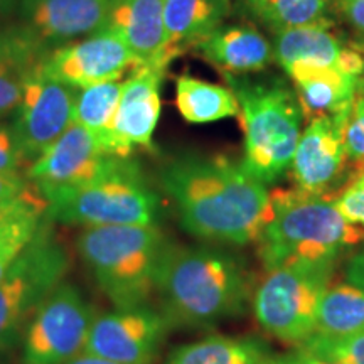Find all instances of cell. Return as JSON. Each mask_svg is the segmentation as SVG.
<instances>
[{"label":"cell","instance_id":"6da1fadb","mask_svg":"<svg viewBox=\"0 0 364 364\" xmlns=\"http://www.w3.org/2000/svg\"><path fill=\"white\" fill-rule=\"evenodd\" d=\"M181 225L196 238L243 245L257 241L270 216V193L241 164L225 157L184 156L161 172Z\"/></svg>","mask_w":364,"mask_h":364},{"label":"cell","instance_id":"7a4b0ae2","mask_svg":"<svg viewBox=\"0 0 364 364\" xmlns=\"http://www.w3.org/2000/svg\"><path fill=\"white\" fill-rule=\"evenodd\" d=\"M156 292L171 326L209 327L247 311L252 279L243 262L228 252L169 243Z\"/></svg>","mask_w":364,"mask_h":364},{"label":"cell","instance_id":"3957f363","mask_svg":"<svg viewBox=\"0 0 364 364\" xmlns=\"http://www.w3.org/2000/svg\"><path fill=\"white\" fill-rule=\"evenodd\" d=\"M364 241V228L341 215L334 199L299 189L270 193V216L257 238L265 270L295 263H332Z\"/></svg>","mask_w":364,"mask_h":364},{"label":"cell","instance_id":"277c9868","mask_svg":"<svg viewBox=\"0 0 364 364\" xmlns=\"http://www.w3.org/2000/svg\"><path fill=\"white\" fill-rule=\"evenodd\" d=\"M233 91L245 132L243 169L272 184L292 166L300 139L302 108L297 93L280 78L257 80L248 75L221 71Z\"/></svg>","mask_w":364,"mask_h":364},{"label":"cell","instance_id":"5b68a950","mask_svg":"<svg viewBox=\"0 0 364 364\" xmlns=\"http://www.w3.org/2000/svg\"><path fill=\"white\" fill-rule=\"evenodd\" d=\"M167 243L157 226L83 228L76 250L115 309L147 306Z\"/></svg>","mask_w":364,"mask_h":364},{"label":"cell","instance_id":"8992f818","mask_svg":"<svg viewBox=\"0 0 364 364\" xmlns=\"http://www.w3.org/2000/svg\"><path fill=\"white\" fill-rule=\"evenodd\" d=\"M41 198L46 203V220L70 226H156L159 216V196L132 157L86 184L51 191Z\"/></svg>","mask_w":364,"mask_h":364},{"label":"cell","instance_id":"52a82bcc","mask_svg":"<svg viewBox=\"0 0 364 364\" xmlns=\"http://www.w3.org/2000/svg\"><path fill=\"white\" fill-rule=\"evenodd\" d=\"M332 263H295L267 270L253 294V312L267 334L302 346L316 331L321 299L332 282Z\"/></svg>","mask_w":364,"mask_h":364},{"label":"cell","instance_id":"ba28073f","mask_svg":"<svg viewBox=\"0 0 364 364\" xmlns=\"http://www.w3.org/2000/svg\"><path fill=\"white\" fill-rule=\"evenodd\" d=\"M71 258L49 226L39 233L0 279V351L16 346L39 304L65 280Z\"/></svg>","mask_w":364,"mask_h":364},{"label":"cell","instance_id":"9c48e42d","mask_svg":"<svg viewBox=\"0 0 364 364\" xmlns=\"http://www.w3.org/2000/svg\"><path fill=\"white\" fill-rule=\"evenodd\" d=\"M95 314L78 287L63 280L36 309L22 334L21 364H66L85 353Z\"/></svg>","mask_w":364,"mask_h":364},{"label":"cell","instance_id":"30bf717a","mask_svg":"<svg viewBox=\"0 0 364 364\" xmlns=\"http://www.w3.org/2000/svg\"><path fill=\"white\" fill-rule=\"evenodd\" d=\"M76 91L46 76L41 68L27 81L11 124L27 167L70 129Z\"/></svg>","mask_w":364,"mask_h":364},{"label":"cell","instance_id":"8fae6325","mask_svg":"<svg viewBox=\"0 0 364 364\" xmlns=\"http://www.w3.org/2000/svg\"><path fill=\"white\" fill-rule=\"evenodd\" d=\"M169 327L167 317L149 304L97 314L85 353L118 364H152Z\"/></svg>","mask_w":364,"mask_h":364},{"label":"cell","instance_id":"7c38bea8","mask_svg":"<svg viewBox=\"0 0 364 364\" xmlns=\"http://www.w3.org/2000/svg\"><path fill=\"white\" fill-rule=\"evenodd\" d=\"M348 113L349 110L339 115L314 118L304 134H300L290 166L295 189L334 199L349 181V162L344 145Z\"/></svg>","mask_w":364,"mask_h":364},{"label":"cell","instance_id":"4fadbf2b","mask_svg":"<svg viewBox=\"0 0 364 364\" xmlns=\"http://www.w3.org/2000/svg\"><path fill=\"white\" fill-rule=\"evenodd\" d=\"M140 61L125 41L108 29L86 36L53 49L41 65L49 78L81 90L105 81L122 80Z\"/></svg>","mask_w":364,"mask_h":364},{"label":"cell","instance_id":"5bb4252c","mask_svg":"<svg viewBox=\"0 0 364 364\" xmlns=\"http://www.w3.org/2000/svg\"><path fill=\"white\" fill-rule=\"evenodd\" d=\"M127 157L110 156L91 132L70 125L38 161L27 167V181L43 196L56 189L86 184L120 166Z\"/></svg>","mask_w":364,"mask_h":364},{"label":"cell","instance_id":"9a60e30c","mask_svg":"<svg viewBox=\"0 0 364 364\" xmlns=\"http://www.w3.org/2000/svg\"><path fill=\"white\" fill-rule=\"evenodd\" d=\"M164 71L140 65L124 80L120 102L103 142L110 156L132 157L135 147H152L154 132L161 117V83Z\"/></svg>","mask_w":364,"mask_h":364},{"label":"cell","instance_id":"2e32d148","mask_svg":"<svg viewBox=\"0 0 364 364\" xmlns=\"http://www.w3.org/2000/svg\"><path fill=\"white\" fill-rule=\"evenodd\" d=\"M113 0H19L21 24L49 49L103 29Z\"/></svg>","mask_w":364,"mask_h":364},{"label":"cell","instance_id":"e0dca14e","mask_svg":"<svg viewBox=\"0 0 364 364\" xmlns=\"http://www.w3.org/2000/svg\"><path fill=\"white\" fill-rule=\"evenodd\" d=\"M103 29L120 36L140 65L166 70L177 54L167 44L164 0H113Z\"/></svg>","mask_w":364,"mask_h":364},{"label":"cell","instance_id":"ac0fdd59","mask_svg":"<svg viewBox=\"0 0 364 364\" xmlns=\"http://www.w3.org/2000/svg\"><path fill=\"white\" fill-rule=\"evenodd\" d=\"M273 56L284 68L300 61L314 63L338 68L346 75L359 78L364 68V44L344 46L331 31L329 22L322 21L277 31Z\"/></svg>","mask_w":364,"mask_h":364},{"label":"cell","instance_id":"d6986e66","mask_svg":"<svg viewBox=\"0 0 364 364\" xmlns=\"http://www.w3.org/2000/svg\"><path fill=\"white\" fill-rule=\"evenodd\" d=\"M284 70L292 78L304 118L339 115L351 108L359 78L346 75L338 68L292 63Z\"/></svg>","mask_w":364,"mask_h":364},{"label":"cell","instance_id":"ffe728a7","mask_svg":"<svg viewBox=\"0 0 364 364\" xmlns=\"http://www.w3.org/2000/svg\"><path fill=\"white\" fill-rule=\"evenodd\" d=\"M51 51L22 24L0 31V118L16 112L27 81Z\"/></svg>","mask_w":364,"mask_h":364},{"label":"cell","instance_id":"44dd1931","mask_svg":"<svg viewBox=\"0 0 364 364\" xmlns=\"http://www.w3.org/2000/svg\"><path fill=\"white\" fill-rule=\"evenodd\" d=\"M193 46L221 71L238 75L263 70L273 54L268 41L245 26L218 27Z\"/></svg>","mask_w":364,"mask_h":364},{"label":"cell","instance_id":"7402d4cb","mask_svg":"<svg viewBox=\"0 0 364 364\" xmlns=\"http://www.w3.org/2000/svg\"><path fill=\"white\" fill-rule=\"evenodd\" d=\"M230 0H164L167 44L179 53L184 44L206 38L230 14Z\"/></svg>","mask_w":364,"mask_h":364},{"label":"cell","instance_id":"603a6c76","mask_svg":"<svg viewBox=\"0 0 364 364\" xmlns=\"http://www.w3.org/2000/svg\"><path fill=\"white\" fill-rule=\"evenodd\" d=\"M364 332V289L358 285H329L322 295L312 336L343 339Z\"/></svg>","mask_w":364,"mask_h":364},{"label":"cell","instance_id":"cb8c5ba5","mask_svg":"<svg viewBox=\"0 0 364 364\" xmlns=\"http://www.w3.org/2000/svg\"><path fill=\"white\" fill-rule=\"evenodd\" d=\"M176 103L189 124H213L240 113L236 97L228 86L208 83L191 75L177 78Z\"/></svg>","mask_w":364,"mask_h":364},{"label":"cell","instance_id":"d4e9b609","mask_svg":"<svg viewBox=\"0 0 364 364\" xmlns=\"http://www.w3.org/2000/svg\"><path fill=\"white\" fill-rule=\"evenodd\" d=\"M267 361L263 349L253 341L213 336L179 346L164 364H267Z\"/></svg>","mask_w":364,"mask_h":364},{"label":"cell","instance_id":"484cf974","mask_svg":"<svg viewBox=\"0 0 364 364\" xmlns=\"http://www.w3.org/2000/svg\"><path fill=\"white\" fill-rule=\"evenodd\" d=\"M122 86L124 80H112L76 91L73 122L97 136L102 149L120 102Z\"/></svg>","mask_w":364,"mask_h":364},{"label":"cell","instance_id":"4316f807","mask_svg":"<svg viewBox=\"0 0 364 364\" xmlns=\"http://www.w3.org/2000/svg\"><path fill=\"white\" fill-rule=\"evenodd\" d=\"M331 0H245L252 16L273 31L326 21Z\"/></svg>","mask_w":364,"mask_h":364},{"label":"cell","instance_id":"83f0119b","mask_svg":"<svg viewBox=\"0 0 364 364\" xmlns=\"http://www.w3.org/2000/svg\"><path fill=\"white\" fill-rule=\"evenodd\" d=\"M44 220V211L29 213L0 230V279L36 238Z\"/></svg>","mask_w":364,"mask_h":364},{"label":"cell","instance_id":"f1b7e54d","mask_svg":"<svg viewBox=\"0 0 364 364\" xmlns=\"http://www.w3.org/2000/svg\"><path fill=\"white\" fill-rule=\"evenodd\" d=\"M344 145L349 162V179H353L364 172V88L359 81L351 108L346 117Z\"/></svg>","mask_w":364,"mask_h":364},{"label":"cell","instance_id":"f546056e","mask_svg":"<svg viewBox=\"0 0 364 364\" xmlns=\"http://www.w3.org/2000/svg\"><path fill=\"white\" fill-rule=\"evenodd\" d=\"M299 348L309 349L343 364H364V332L343 339H324L311 336Z\"/></svg>","mask_w":364,"mask_h":364},{"label":"cell","instance_id":"4dcf8cb0","mask_svg":"<svg viewBox=\"0 0 364 364\" xmlns=\"http://www.w3.org/2000/svg\"><path fill=\"white\" fill-rule=\"evenodd\" d=\"M334 206L346 220L364 228V172L349 179L336 194Z\"/></svg>","mask_w":364,"mask_h":364},{"label":"cell","instance_id":"1f68e13d","mask_svg":"<svg viewBox=\"0 0 364 364\" xmlns=\"http://www.w3.org/2000/svg\"><path fill=\"white\" fill-rule=\"evenodd\" d=\"M27 166L22 156L19 144L11 125L0 124V172L4 174H21V169Z\"/></svg>","mask_w":364,"mask_h":364},{"label":"cell","instance_id":"d6a6232c","mask_svg":"<svg viewBox=\"0 0 364 364\" xmlns=\"http://www.w3.org/2000/svg\"><path fill=\"white\" fill-rule=\"evenodd\" d=\"M44 199L41 198V194L34 196L33 193L22 196V198L9 199V201H0V230L17 218L29 215V213L44 211Z\"/></svg>","mask_w":364,"mask_h":364},{"label":"cell","instance_id":"836d02e7","mask_svg":"<svg viewBox=\"0 0 364 364\" xmlns=\"http://www.w3.org/2000/svg\"><path fill=\"white\" fill-rule=\"evenodd\" d=\"M267 364H343L334 359L321 356V354L309 351V349L297 348V351L282 354V356L268 358Z\"/></svg>","mask_w":364,"mask_h":364},{"label":"cell","instance_id":"e575fe53","mask_svg":"<svg viewBox=\"0 0 364 364\" xmlns=\"http://www.w3.org/2000/svg\"><path fill=\"white\" fill-rule=\"evenodd\" d=\"M29 181L24 179L22 174H4L0 172V201L22 198L29 194Z\"/></svg>","mask_w":364,"mask_h":364},{"label":"cell","instance_id":"d590c367","mask_svg":"<svg viewBox=\"0 0 364 364\" xmlns=\"http://www.w3.org/2000/svg\"><path fill=\"white\" fill-rule=\"evenodd\" d=\"M339 7L349 24L364 34V0H339Z\"/></svg>","mask_w":364,"mask_h":364},{"label":"cell","instance_id":"8d00e7d4","mask_svg":"<svg viewBox=\"0 0 364 364\" xmlns=\"http://www.w3.org/2000/svg\"><path fill=\"white\" fill-rule=\"evenodd\" d=\"M346 280H348L349 284L364 289V245L361 250H358V252L349 258L348 267H346Z\"/></svg>","mask_w":364,"mask_h":364},{"label":"cell","instance_id":"74e56055","mask_svg":"<svg viewBox=\"0 0 364 364\" xmlns=\"http://www.w3.org/2000/svg\"><path fill=\"white\" fill-rule=\"evenodd\" d=\"M66 364H118V363H113L110 359L95 356V354H90V353H81L80 356L71 359V361Z\"/></svg>","mask_w":364,"mask_h":364},{"label":"cell","instance_id":"f35d334b","mask_svg":"<svg viewBox=\"0 0 364 364\" xmlns=\"http://www.w3.org/2000/svg\"><path fill=\"white\" fill-rule=\"evenodd\" d=\"M19 0H0V17H9L11 14L17 12Z\"/></svg>","mask_w":364,"mask_h":364},{"label":"cell","instance_id":"ab89813d","mask_svg":"<svg viewBox=\"0 0 364 364\" xmlns=\"http://www.w3.org/2000/svg\"><path fill=\"white\" fill-rule=\"evenodd\" d=\"M359 85H361L363 88H364V68H363V73H361V76H359Z\"/></svg>","mask_w":364,"mask_h":364}]
</instances>
